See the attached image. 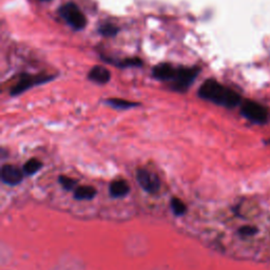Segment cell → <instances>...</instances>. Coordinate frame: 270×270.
I'll list each match as a JSON object with an SVG mask.
<instances>
[{
	"instance_id": "9",
	"label": "cell",
	"mask_w": 270,
	"mask_h": 270,
	"mask_svg": "<svg viewBox=\"0 0 270 270\" xmlns=\"http://www.w3.org/2000/svg\"><path fill=\"white\" fill-rule=\"evenodd\" d=\"M109 191L112 198H124L130 191V186L124 179H116L110 184Z\"/></svg>"
},
{
	"instance_id": "7",
	"label": "cell",
	"mask_w": 270,
	"mask_h": 270,
	"mask_svg": "<svg viewBox=\"0 0 270 270\" xmlns=\"http://www.w3.org/2000/svg\"><path fill=\"white\" fill-rule=\"evenodd\" d=\"M25 172L15 167L14 165L6 164L2 167V181L10 186H16L24 178Z\"/></svg>"
},
{
	"instance_id": "8",
	"label": "cell",
	"mask_w": 270,
	"mask_h": 270,
	"mask_svg": "<svg viewBox=\"0 0 270 270\" xmlns=\"http://www.w3.org/2000/svg\"><path fill=\"white\" fill-rule=\"evenodd\" d=\"M88 78L96 83L104 84L110 80L111 73L105 67L95 66L90 70V72L88 74Z\"/></svg>"
},
{
	"instance_id": "13",
	"label": "cell",
	"mask_w": 270,
	"mask_h": 270,
	"mask_svg": "<svg viewBox=\"0 0 270 270\" xmlns=\"http://www.w3.org/2000/svg\"><path fill=\"white\" fill-rule=\"evenodd\" d=\"M114 66L121 67V68H129V67H140L143 66V61L138 57H130V58H125L123 60H117V61H111Z\"/></svg>"
},
{
	"instance_id": "6",
	"label": "cell",
	"mask_w": 270,
	"mask_h": 270,
	"mask_svg": "<svg viewBox=\"0 0 270 270\" xmlns=\"http://www.w3.org/2000/svg\"><path fill=\"white\" fill-rule=\"evenodd\" d=\"M137 182L145 191L149 193H156L159 190L160 183L156 174L146 169H138L136 172Z\"/></svg>"
},
{
	"instance_id": "10",
	"label": "cell",
	"mask_w": 270,
	"mask_h": 270,
	"mask_svg": "<svg viewBox=\"0 0 270 270\" xmlns=\"http://www.w3.org/2000/svg\"><path fill=\"white\" fill-rule=\"evenodd\" d=\"M96 189L91 186H80L74 191V198L78 201L92 200L96 196Z\"/></svg>"
},
{
	"instance_id": "16",
	"label": "cell",
	"mask_w": 270,
	"mask_h": 270,
	"mask_svg": "<svg viewBox=\"0 0 270 270\" xmlns=\"http://www.w3.org/2000/svg\"><path fill=\"white\" fill-rule=\"evenodd\" d=\"M60 185L66 189V190H72V189H76V181L66 176V175H60L58 178Z\"/></svg>"
},
{
	"instance_id": "14",
	"label": "cell",
	"mask_w": 270,
	"mask_h": 270,
	"mask_svg": "<svg viewBox=\"0 0 270 270\" xmlns=\"http://www.w3.org/2000/svg\"><path fill=\"white\" fill-rule=\"evenodd\" d=\"M118 28L112 24H103L99 28L100 34L106 37H113L118 33Z\"/></svg>"
},
{
	"instance_id": "3",
	"label": "cell",
	"mask_w": 270,
	"mask_h": 270,
	"mask_svg": "<svg viewBox=\"0 0 270 270\" xmlns=\"http://www.w3.org/2000/svg\"><path fill=\"white\" fill-rule=\"evenodd\" d=\"M60 16L67 21V24L74 30L80 31L87 25V18L81 10L73 3L64 4L59 8Z\"/></svg>"
},
{
	"instance_id": "4",
	"label": "cell",
	"mask_w": 270,
	"mask_h": 270,
	"mask_svg": "<svg viewBox=\"0 0 270 270\" xmlns=\"http://www.w3.org/2000/svg\"><path fill=\"white\" fill-rule=\"evenodd\" d=\"M53 79L52 75H46V74H23L19 76V79L17 82L11 88L10 94L12 96L19 95L24 93L25 91L31 89L32 87L37 84H42L45 82H48Z\"/></svg>"
},
{
	"instance_id": "15",
	"label": "cell",
	"mask_w": 270,
	"mask_h": 270,
	"mask_svg": "<svg viewBox=\"0 0 270 270\" xmlns=\"http://www.w3.org/2000/svg\"><path fill=\"white\" fill-rule=\"evenodd\" d=\"M170 205H171V208H172V210H173L175 215H183L187 211V207H186L185 203L177 198L172 199Z\"/></svg>"
},
{
	"instance_id": "11",
	"label": "cell",
	"mask_w": 270,
	"mask_h": 270,
	"mask_svg": "<svg viewBox=\"0 0 270 270\" xmlns=\"http://www.w3.org/2000/svg\"><path fill=\"white\" fill-rule=\"evenodd\" d=\"M106 103L109 106L115 108V109H130V108L137 106L136 103L122 100V99H110V100H107Z\"/></svg>"
},
{
	"instance_id": "18",
	"label": "cell",
	"mask_w": 270,
	"mask_h": 270,
	"mask_svg": "<svg viewBox=\"0 0 270 270\" xmlns=\"http://www.w3.org/2000/svg\"><path fill=\"white\" fill-rule=\"evenodd\" d=\"M40 2H49V0H40Z\"/></svg>"
},
{
	"instance_id": "17",
	"label": "cell",
	"mask_w": 270,
	"mask_h": 270,
	"mask_svg": "<svg viewBox=\"0 0 270 270\" xmlns=\"http://www.w3.org/2000/svg\"><path fill=\"white\" fill-rule=\"evenodd\" d=\"M256 232L255 228H252V227H243V228L240 229V233L242 235H252Z\"/></svg>"
},
{
	"instance_id": "5",
	"label": "cell",
	"mask_w": 270,
	"mask_h": 270,
	"mask_svg": "<svg viewBox=\"0 0 270 270\" xmlns=\"http://www.w3.org/2000/svg\"><path fill=\"white\" fill-rule=\"evenodd\" d=\"M242 114L253 123L262 124L267 120V111L260 104L247 101L242 105Z\"/></svg>"
},
{
	"instance_id": "2",
	"label": "cell",
	"mask_w": 270,
	"mask_h": 270,
	"mask_svg": "<svg viewBox=\"0 0 270 270\" xmlns=\"http://www.w3.org/2000/svg\"><path fill=\"white\" fill-rule=\"evenodd\" d=\"M199 96L205 101L226 108H234L241 103V96L235 91L211 78L203 82L199 89Z\"/></svg>"
},
{
	"instance_id": "1",
	"label": "cell",
	"mask_w": 270,
	"mask_h": 270,
	"mask_svg": "<svg viewBox=\"0 0 270 270\" xmlns=\"http://www.w3.org/2000/svg\"><path fill=\"white\" fill-rule=\"evenodd\" d=\"M200 72L199 67H175L171 63L163 62L154 67L152 76L160 81L169 82L173 91L185 92L197 79Z\"/></svg>"
},
{
	"instance_id": "12",
	"label": "cell",
	"mask_w": 270,
	"mask_h": 270,
	"mask_svg": "<svg viewBox=\"0 0 270 270\" xmlns=\"http://www.w3.org/2000/svg\"><path fill=\"white\" fill-rule=\"evenodd\" d=\"M41 167H42V164L39 159L31 158L25 164L24 172H25V174H27V175H33L36 173L37 171L40 170Z\"/></svg>"
}]
</instances>
